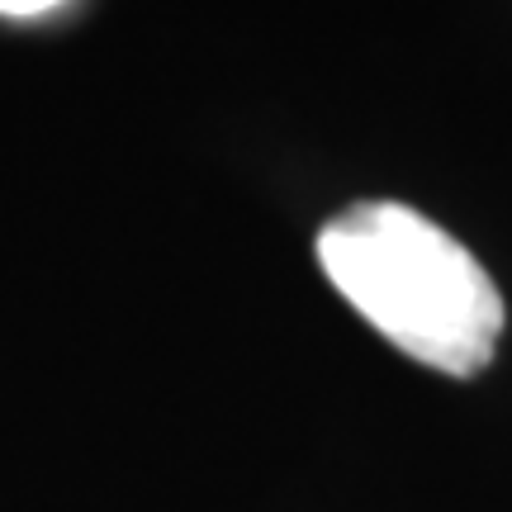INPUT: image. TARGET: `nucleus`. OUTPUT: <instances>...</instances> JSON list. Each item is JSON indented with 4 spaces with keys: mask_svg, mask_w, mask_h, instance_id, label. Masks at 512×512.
<instances>
[{
    "mask_svg": "<svg viewBox=\"0 0 512 512\" xmlns=\"http://www.w3.org/2000/svg\"><path fill=\"white\" fill-rule=\"evenodd\" d=\"M318 261L337 294L389 347L470 380L494 361L503 294L441 223L399 200H366L318 228Z\"/></svg>",
    "mask_w": 512,
    "mask_h": 512,
    "instance_id": "obj_1",
    "label": "nucleus"
},
{
    "mask_svg": "<svg viewBox=\"0 0 512 512\" xmlns=\"http://www.w3.org/2000/svg\"><path fill=\"white\" fill-rule=\"evenodd\" d=\"M53 5H62V0H0V15H43Z\"/></svg>",
    "mask_w": 512,
    "mask_h": 512,
    "instance_id": "obj_2",
    "label": "nucleus"
}]
</instances>
